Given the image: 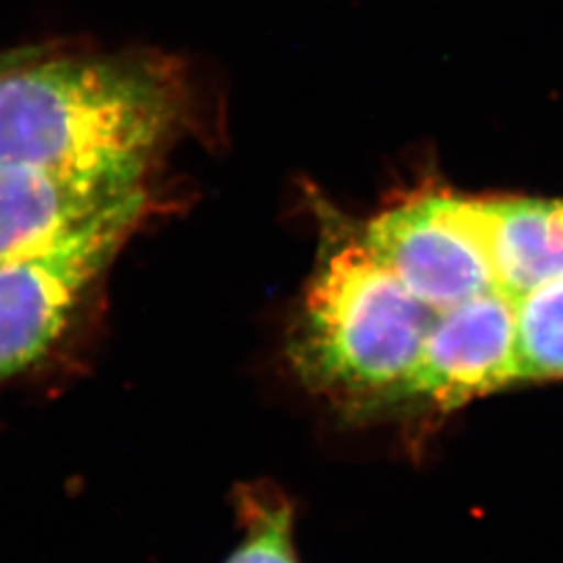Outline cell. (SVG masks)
Segmentation results:
<instances>
[{
	"mask_svg": "<svg viewBox=\"0 0 563 563\" xmlns=\"http://www.w3.org/2000/svg\"><path fill=\"white\" fill-rule=\"evenodd\" d=\"M520 383L518 309L501 290H488L437 316L402 401L457 407Z\"/></svg>",
	"mask_w": 563,
	"mask_h": 563,
	"instance_id": "5",
	"label": "cell"
},
{
	"mask_svg": "<svg viewBox=\"0 0 563 563\" xmlns=\"http://www.w3.org/2000/svg\"><path fill=\"white\" fill-rule=\"evenodd\" d=\"M155 207L141 188L59 239L0 263V386L60 341L88 290Z\"/></svg>",
	"mask_w": 563,
	"mask_h": 563,
	"instance_id": "3",
	"label": "cell"
},
{
	"mask_svg": "<svg viewBox=\"0 0 563 563\" xmlns=\"http://www.w3.org/2000/svg\"><path fill=\"white\" fill-rule=\"evenodd\" d=\"M134 172L0 165V263L34 251L146 188Z\"/></svg>",
	"mask_w": 563,
	"mask_h": 563,
	"instance_id": "6",
	"label": "cell"
},
{
	"mask_svg": "<svg viewBox=\"0 0 563 563\" xmlns=\"http://www.w3.org/2000/svg\"><path fill=\"white\" fill-rule=\"evenodd\" d=\"M320 220L322 249L288 339L290 363L307 388L342 409L402 402L439 313L405 288L360 232L330 211Z\"/></svg>",
	"mask_w": 563,
	"mask_h": 563,
	"instance_id": "2",
	"label": "cell"
},
{
	"mask_svg": "<svg viewBox=\"0 0 563 563\" xmlns=\"http://www.w3.org/2000/svg\"><path fill=\"white\" fill-rule=\"evenodd\" d=\"M188 118L180 69L55 51L0 74V165L146 176Z\"/></svg>",
	"mask_w": 563,
	"mask_h": 563,
	"instance_id": "1",
	"label": "cell"
},
{
	"mask_svg": "<svg viewBox=\"0 0 563 563\" xmlns=\"http://www.w3.org/2000/svg\"><path fill=\"white\" fill-rule=\"evenodd\" d=\"M369 251L437 313L497 288L486 201L423 195L360 230Z\"/></svg>",
	"mask_w": 563,
	"mask_h": 563,
	"instance_id": "4",
	"label": "cell"
},
{
	"mask_svg": "<svg viewBox=\"0 0 563 563\" xmlns=\"http://www.w3.org/2000/svg\"><path fill=\"white\" fill-rule=\"evenodd\" d=\"M60 44H30V46H20L11 51H0V74L20 67L27 60L41 59L44 55H51L59 51Z\"/></svg>",
	"mask_w": 563,
	"mask_h": 563,
	"instance_id": "10",
	"label": "cell"
},
{
	"mask_svg": "<svg viewBox=\"0 0 563 563\" xmlns=\"http://www.w3.org/2000/svg\"><path fill=\"white\" fill-rule=\"evenodd\" d=\"M241 539L223 563H299L295 505L267 483L239 486L232 497Z\"/></svg>",
	"mask_w": 563,
	"mask_h": 563,
	"instance_id": "8",
	"label": "cell"
},
{
	"mask_svg": "<svg viewBox=\"0 0 563 563\" xmlns=\"http://www.w3.org/2000/svg\"><path fill=\"white\" fill-rule=\"evenodd\" d=\"M520 380L563 378V276L516 301Z\"/></svg>",
	"mask_w": 563,
	"mask_h": 563,
	"instance_id": "9",
	"label": "cell"
},
{
	"mask_svg": "<svg viewBox=\"0 0 563 563\" xmlns=\"http://www.w3.org/2000/svg\"><path fill=\"white\" fill-rule=\"evenodd\" d=\"M497 288L520 301L523 295L563 276V201H486Z\"/></svg>",
	"mask_w": 563,
	"mask_h": 563,
	"instance_id": "7",
	"label": "cell"
}]
</instances>
